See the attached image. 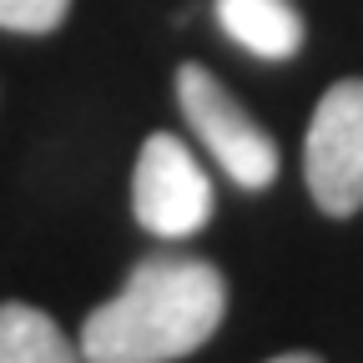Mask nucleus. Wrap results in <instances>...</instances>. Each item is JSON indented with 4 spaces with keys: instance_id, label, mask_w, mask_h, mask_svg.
Instances as JSON below:
<instances>
[{
    "instance_id": "1",
    "label": "nucleus",
    "mask_w": 363,
    "mask_h": 363,
    "mask_svg": "<svg viewBox=\"0 0 363 363\" xmlns=\"http://www.w3.org/2000/svg\"><path fill=\"white\" fill-rule=\"evenodd\" d=\"M227 313V278L207 257L157 252L131 267L116 298L81 323L86 363H177L197 353Z\"/></svg>"
},
{
    "instance_id": "2",
    "label": "nucleus",
    "mask_w": 363,
    "mask_h": 363,
    "mask_svg": "<svg viewBox=\"0 0 363 363\" xmlns=\"http://www.w3.org/2000/svg\"><path fill=\"white\" fill-rule=\"evenodd\" d=\"M177 106L187 116L192 136L212 152V162L238 182L242 192H262L278 182V142L257 126V116L227 91L207 66L187 61L177 71Z\"/></svg>"
},
{
    "instance_id": "3",
    "label": "nucleus",
    "mask_w": 363,
    "mask_h": 363,
    "mask_svg": "<svg viewBox=\"0 0 363 363\" xmlns=\"http://www.w3.org/2000/svg\"><path fill=\"white\" fill-rule=\"evenodd\" d=\"M303 177L318 212L353 217L363 212V81H333L313 106L308 142H303Z\"/></svg>"
},
{
    "instance_id": "4",
    "label": "nucleus",
    "mask_w": 363,
    "mask_h": 363,
    "mask_svg": "<svg viewBox=\"0 0 363 363\" xmlns=\"http://www.w3.org/2000/svg\"><path fill=\"white\" fill-rule=\"evenodd\" d=\"M212 182L202 172V162L192 157V147L172 131H152L142 142L131 172V212L152 238L182 242L202 233L212 222Z\"/></svg>"
},
{
    "instance_id": "5",
    "label": "nucleus",
    "mask_w": 363,
    "mask_h": 363,
    "mask_svg": "<svg viewBox=\"0 0 363 363\" xmlns=\"http://www.w3.org/2000/svg\"><path fill=\"white\" fill-rule=\"evenodd\" d=\"M212 16L222 35L257 61H293L308 40L303 11L293 0H212Z\"/></svg>"
},
{
    "instance_id": "6",
    "label": "nucleus",
    "mask_w": 363,
    "mask_h": 363,
    "mask_svg": "<svg viewBox=\"0 0 363 363\" xmlns=\"http://www.w3.org/2000/svg\"><path fill=\"white\" fill-rule=\"evenodd\" d=\"M0 363H86L51 313L30 303H0Z\"/></svg>"
},
{
    "instance_id": "7",
    "label": "nucleus",
    "mask_w": 363,
    "mask_h": 363,
    "mask_svg": "<svg viewBox=\"0 0 363 363\" xmlns=\"http://www.w3.org/2000/svg\"><path fill=\"white\" fill-rule=\"evenodd\" d=\"M71 16V0H0V30L51 35Z\"/></svg>"
},
{
    "instance_id": "8",
    "label": "nucleus",
    "mask_w": 363,
    "mask_h": 363,
    "mask_svg": "<svg viewBox=\"0 0 363 363\" xmlns=\"http://www.w3.org/2000/svg\"><path fill=\"white\" fill-rule=\"evenodd\" d=\"M267 363H323L318 353H278V358H267Z\"/></svg>"
}]
</instances>
